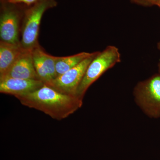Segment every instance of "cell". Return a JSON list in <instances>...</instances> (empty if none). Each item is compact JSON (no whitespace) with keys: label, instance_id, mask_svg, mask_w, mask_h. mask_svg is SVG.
Instances as JSON below:
<instances>
[{"label":"cell","instance_id":"cell-1","mask_svg":"<svg viewBox=\"0 0 160 160\" xmlns=\"http://www.w3.org/2000/svg\"><path fill=\"white\" fill-rule=\"evenodd\" d=\"M15 98L23 106L58 121L73 114L83 105V100L77 96L62 93L46 84L32 92Z\"/></svg>","mask_w":160,"mask_h":160},{"label":"cell","instance_id":"cell-10","mask_svg":"<svg viewBox=\"0 0 160 160\" xmlns=\"http://www.w3.org/2000/svg\"><path fill=\"white\" fill-rule=\"evenodd\" d=\"M24 49L18 45L0 42V77L7 71Z\"/></svg>","mask_w":160,"mask_h":160},{"label":"cell","instance_id":"cell-5","mask_svg":"<svg viewBox=\"0 0 160 160\" xmlns=\"http://www.w3.org/2000/svg\"><path fill=\"white\" fill-rule=\"evenodd\" d=\"M0 38L9 44H21L20 32L24 13L27 6L1 3Z\"/></svg>","mask_w":160,"mask_h":160},{"label":"cell","instance_id":"cell-15","mask_svg":"<svg viewBox=\"0 0 160 160\" xmlns=\"http://www.w3.org/2000/svg\"><path fill=\"white\" fill-rule=\"evenodd\" d=\"M158 50L160 51V42H159L158 44Z\"/></svg>","mask_w":160,"mask_h":160},{"label":"cell","instance_id":"cell-2","mask_svg":"<svg viewBox=\"0 0 160 160\" xmlns=\"http://www.w3.org/2000/svg\"><path fill=\"white\" fill-rule=\"evenodd\" d=\"M56 0H38L26 8L21 28V46L25 50H32L39 44L38 37L41 20L46 10L55 7Z\"/></svg>","mask_w":160,"mask_h":160},{"label":"cell","instance_id":"cell-14","mask_svg":"<svg viewBox=\"0 0 160 160\" xmlns=\"http://www.w3.org/2000/svg\"><path fill=\"white\" fill-rule=\"evenodd\" d=\"M156 6H158L160 8V0H158Z\"/></svg>","mask_w":160,"mask_h":160},{"label":"cell","instance_id":"cell-7","mask_svg":"<svg viewBox=\"0 0 160 160\" xmlns=\"http://www.w3.org/2000/svg\"><path fill=\"white\" fill-rule=\"evenodd\" d=\"M35 69L39 79L48 84L57 77L56 57L46 53L39 44L32 50Z\"/></svg>","mask_w":160,"mask_h":160},{"label":"cell","instance_id":"cell-6","mask_svg":"<svg viewBox=\"0 0 160 160\" xmlns=\"http://www.w3.org/2000/svg\"><path fill=\"white\" fill-rule=\"evenodd\" d=\"M99 52H93L91 56L84 60L74 68L58 76L46 85L62 93L76 96L78 88L85 75L86 69Z\"/></svg>","mask_w":160,"mask_h":160},{"label":"cell","instance_id":"cell-12","mask_svg":"<svg viewBox=\"0 0 160 160\" xmlns=\"http://www.w3.org/2000/svg\"><path fill=\"white\" fill-rule=\"evenodd\" d=\"M38 0H1V3L13 5H23L29 7L36 2Z\"/></svg>","mask_w":160,"mask_h":160},{"label":"cell","instance_id":"cell-9","mask_svg":"<svg viewBox=\"0 0 160 160\" xmlns=\"http://www.w3.org/2000/svg\"><path fill=\"white\" fill-rule=\"evenodd\" d=\"M44 84L40 80L5 78L0 80V92L16 97L32 92Z\"/></svg>","mask_w":160,"mask_h":160},{"label":"cell","instance_id":"cell-16","mask_svg":"<svg viewBox=\"0 0 160 160\" xmlns=\"http://www.w3.org/2000/svg\"><path fill=\"white\" fill-rule=\"evenodd\" d=\"M158 70H159V73H160V60L159 61V62L158 63Z\"/></svg>","mask_w":160,"mask_h":160},{"label":"cell","instance_id":"cell-11","mask_svg":"<svg viewBox=\"0 0 160 160\" xmlns=\"http://www.w3.org/2000/svg\"><path fill=\"white\" fill-rule=\"evenodd\" d=\"M93 52H79L66 57H56V70L57 77L74 68L87 58L91 56Z\"/></svg>","mask_w":160,"mask_h":160},{"label":"cell","instance_id":"cell-4","mask_svg":"<svg viewBox=\"0 0 160 160\" xmlns=\"http://www.w3.org/2000/svg\"><path fill=\"white\" fill-rule=\"evenodd\" d=\"M135 102L147 117L160 118V73L139 82L133 91Z\"/></svg>","mask_w":160,"mask_h":160},{"label":"cell","instance_id":"cell-3","mask_svg":"<svg viewBox=\"0 0 160 160\" xmlns=\"http://www.w3.org/2000/svg\"><path fill=\"white\" fill-rule=\"evenodd\" d=\"M121 61L119 50L115 46H109L99 52L89 64L76 92V96L83 100L86 91L107 70Z\"/></svg>","mask_w":160,"mask_h":160},{"label":"cell","instance_id":"cell-13","mask_svg":"<svg viewBox=\"0 0 160 160\" xmlns=\"http://www.w3.org/2000/svg\"><path fill=\"white\" fill-rule=\"evenodd\" d=\"M158 0H130L132 2L146 7L156 6Z\"/></svg>","mask_w":160,"mask_h":160},{"label":"cell","instance_id":"cell-8","mask_svg":"<svg viewBox=\"0 0 160 160\" xmlns=\"http://www.w3.org/2000/svg\"><path fill=\"white\" fill-rule=\"evenodd\" d=\"M5 78L40 80L35 69L32 50H23L11 67L0 77V80Z\"/></svg>","mask_w":160,"mask_h":160}]
</instances>
